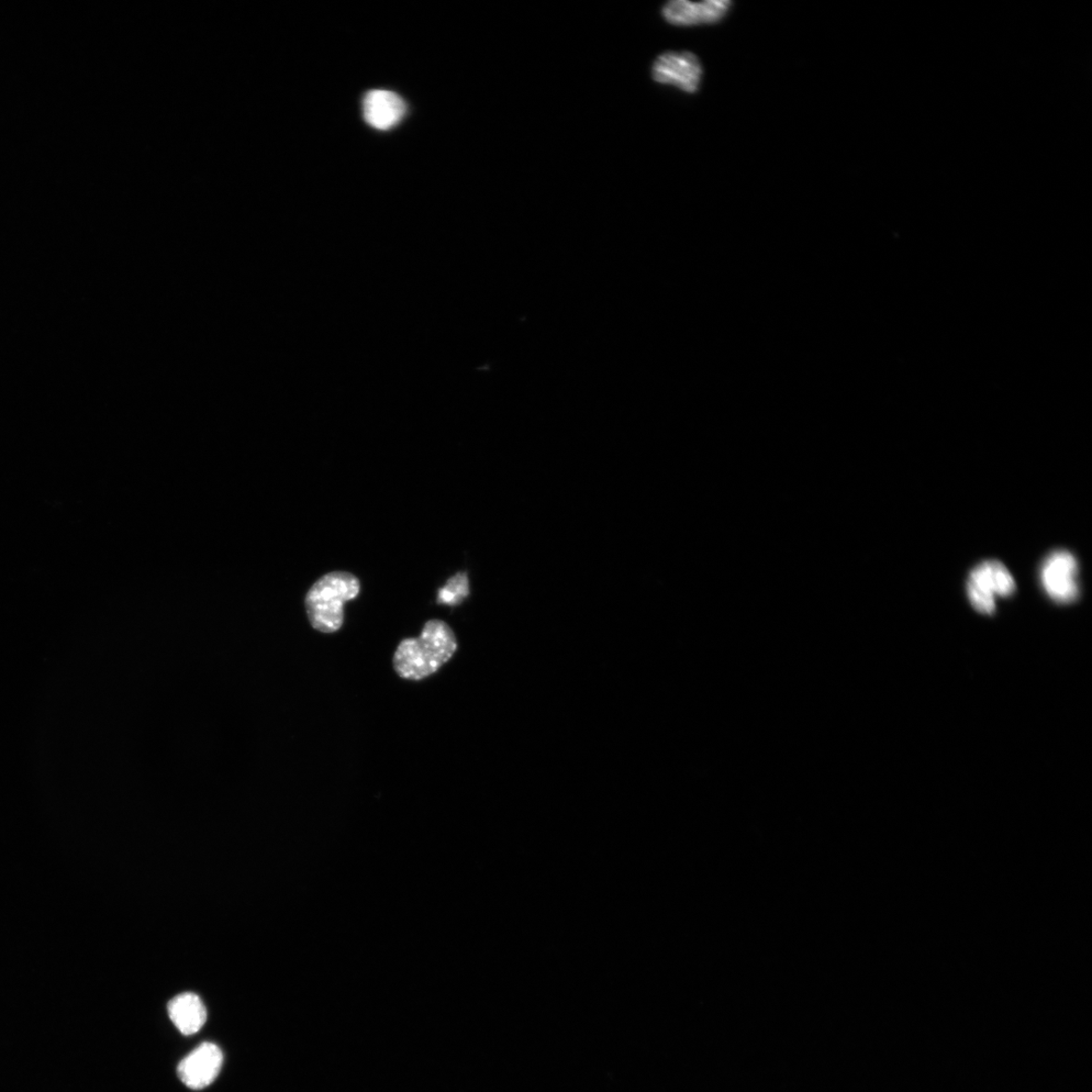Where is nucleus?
<instances>
[{"label":"nucleus","instance_id":"20e7f679","mask_svg":"<svg viewBox=\"0 0 1092 1092\" xmlns=\"http://www.w3.org/2000/svg\"><path fill=\"white\" fill-rule=\"evenodd\" d=\"M1077 576L1075 556L1067 551L1051 552L1041 567V582L1045 592L1057 603H1072L1078 598Z\"/></svg>","mask_w":1092,"mask_h":1092},{"label":"nucleus","instance_id":"6e6552de","mask_svg":"<svg viewBox=\"0 0 1092 1092\" xmlns=\"http://www.w3.org/2000/svg\"><path fill=\"white\" fill-rule=\"evenodd\" d=\"M406 113V105L397 94L372 91L363 100L364 119L377 130H388L398 124Z\"/></svg>","mask_w":1092,"mask_h":1092},{"label":"nucleus","instance_id":"f03ea898","mask_svg":"<svg viewBox=\"0 0 1092 1092\" xmlns=\"http://www.w3.org/2000/svg\"><path fill=\"white\" fill-rule=\"evenodd\" d=\"M361 582L348 572H332L310 588L305 599L311 628L322 633L337 632L344 623V605L359 596Z\"/></svg>","mask_w":1092,"mask_h":1092},{"label":"nucleus","instance_id":"7ed1b4c3","mask_svg":"<svg viewBox=\"0 0 1092 1092\" xmlns=\"http://www.w3.org/2000/svg\"><path fill=\"white\" fill-rule=\"evenodd\" d=\"M1016 590L1015 578L1008 567L996 560L976 565L969 575L967 594L972 606L983 615H994L996 597H1009Z\"/></svg>","mask_w":1092,"mask_h":1092},{"label":"nucleus","instance_id":"1a4fd4ad","mask_svg":"<svg viewBox=\"0 0 1092 1092\" xmlns=\"http://www.w3.org/2000/svg\"><path fill=\"white\" fill-rule=\"evenodd\" d=\"M169 1015L175 1027L185 1035L197 1033L207 1021V1009L202 999L189 993L171 1000Z\"/></svg>","mask_w":1092,"mask_h":1092},{"label":"nucleus","instance_id":"9d476101","mask_svg":"<svg viewBox=\"0 0 1092 1092\" xmlns=\"http://www.w3.org/2000/svg\"><path fill=\"white\" fill-rule=\"evenodd\" d=\"M470 594L469 578L465 573H459L451 577L448 583L438 590L439 604L456 606Z\"/></svg>","mask_w":1092,"mask_h":1092},{"label":"nucleus","instance_id":"423d86ee","mask_svg":"<svg viewBox=\"0 0 1092 1092\" xmlns=\"http://www.w3.org/2000/svg\"><path fill=\"white\" fill-rule=\"evenodd\" d=\"M222 1064V1053L219 1047L204 1043L184 1058L177 1072L187 1087L197 1090L214 1083Z\"/></svg>","mask_w":1092,"mask_h":1092},{"label":"nucleus","instance_id":"f257e3e1","mask_svg":"<svg viewBox=\"0 0 1092 1092\" xmlns=\"http://www.w3.org/2000/svg\"><path fill=\"white\" fill-rule=\"evenodd\" d=\"M458 648V639L447 622L429 620L418 638L399 643L393 656L394 670L400 678L421 681L438 673Z\"/></svg>","mask_w":1092,"mask_h":1092},{"label":"nucleus","instance_id":"39448f33","mask_svg":"<svg viewBox=\"0 0 1092 1092\" xmlns=\"http://www.w3.org/2000/svg\"><path fill=\"white\" fill-rule=\"evenodd\" d=\"M701 63L690 52H666L653 65L654 81L663 85H673L687 94H695L701 83Z\"/></svg>","mask_w":1092,"mask_h":1092},{"label":"nucleus","instance_id":"0eeeda50","mask_svg":"<svg viewBox=\"0 0 1092 1092\" xmlns=\"http://www.w3.org/2000/svg\"><path fill=\"white\" fill-rule=\"evenodd\" d=\"M730 0H707L693 3L689 0H674L663 7V17L674 26H698L717 24L726 17L730 8Z\"/></svg>","mask_w":1092,"mask_h":1092}]
</instances>
